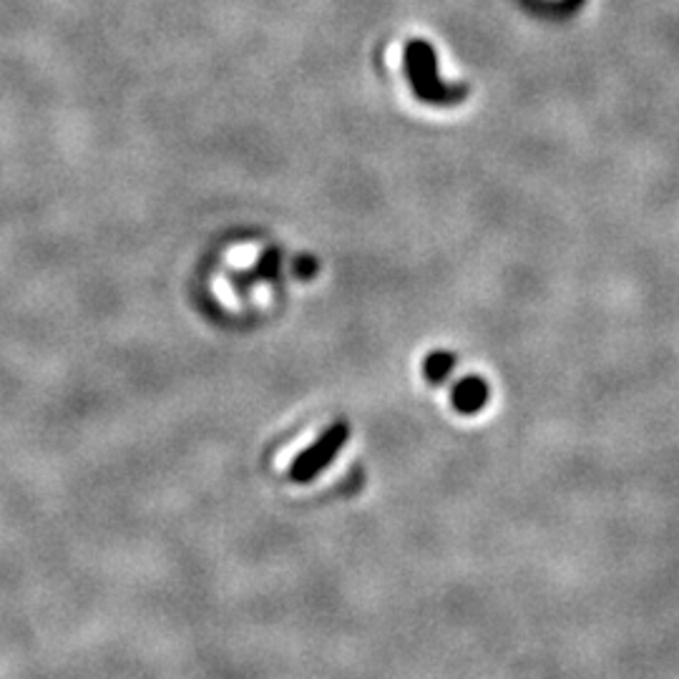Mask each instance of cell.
Segmentation results:
<instances>
[{"mask_svg": "<svg viewBox=\"0 0 679 679\" xmlns=\"http://www.w3.org/2000/svg\"><path fill=\"white\" fill-rule=\"evenodd\" d=\"M345 438H347V430L342 428V426L325 433V435L292 466V478H295V481H308V478H312L323 466H327V463L332 460L335 451L345 443Z\"/></svg>", "mask_w": 679, "mask_h": 679, "instance_id": "2", "label": "cell"}, {"mask_svg": "<svg viewBox=\"0 0 679 679\" xmlns=\"http://www.w3.org/2000/svg\"><path fill=\"white\" fill-rule=\"evenodd\" d=\"M315 272H317V260H315V257H308V254L297 257L295 260V275L297 277H302V280H310V277H315Z\"/></svg>", "mask_w": 679, "mask_h": 679, "instance_id": "6", "label": "cell"}, {"mask_svg": "<svg viewBox=\"0 0 679 679\" xmlns=\"http://www.w3.org/2000/svg\"><path fill=\"white\" fill-rule=\"evenodd\" d=\"M451 368H453V357L448 353H433L426 360V375L430 380H443L445 375H451Z\"/></svg>", "mask_w": 679, "mask_h": 679, "instance_id": "4", "label": "cell"}, {"mask_svg": "<svg viewBox=\"0 0 679 679\" xmlns=\"http://www.w3.org/2000/svg\"><path fill=\"white\" fill-rule=\"evenodd\" d=\"M405 68L418 99L428 104H458L460 99H466L463 86H451L441 81L435 68V53L426 41H413L405 45Z\"/></svg>", "mask_w": 679, "mask_h": 679, "instance_id": "1", "label": "cell"}, {"mask_svg": "<svg viewBox=\"0 0 679 679\" xmlns=\"http://www.w3.org/2000/svg\"><path fill=\"white\" fill-rule=\"evenodd\" d=\"M486 400L488 387L481 378H468V380H463V383L456 387V393H453V403H456L458 411H463V413H475V411H481Z\"/></svg>", "mask_w": 679, "mask_h": 679, "instance_id": "3", "label": "cell"}, {"mask_svg": "<svg viewBox=\"0 0 679 679\" xmlns=\"http://www.w3.org/2000/svg\"><path fill=\"white\" fill-rule=\"evenodd\" d=\"M280 272V252L269 250L257 265V277H275Z\"/></svg>", "mask_w": 679, "mask_h": 679, "instance_id": "5", "label": "cell"}]
</instances>
